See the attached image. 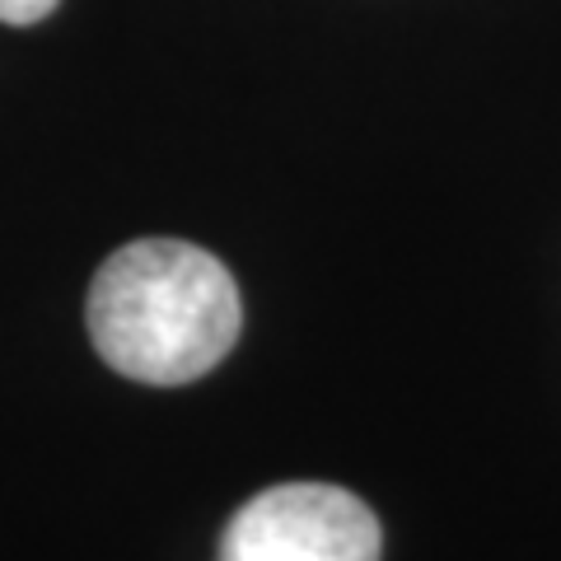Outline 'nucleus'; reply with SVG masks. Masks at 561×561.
Wrapping results in <instances>:
<instances>
[{"label": "nucleus", "mask_w": 561, "mask_h": 561, "mask_svg": "<svg viewBox=\"0 0 561 561\" xmlns=\"http://www.w3.org/2000/svg\"><path fill=\"white\" fill-rule=\"evenodd\" d=\"M61 0H0V24H14V28H28V24H43Z\"/></svg>", "instance_id": "obj_3"}, {"label": "nucleus", "mask_w": 561, "mask_h": 561, "mask_svg": "<svg viewBox=\"0 0 561 561\" xmlns=\"http://www.w3.org/2000/svg\"><path fill=\"white\" fill-rule=\"evenodd\" d=\"M84 323L108 370L179 389L234 351L243 305L225 262L197 243L136 239L94 272Z\"/></svg>", "instance_id": "obj_1"}, {"label": "nucleus", "mask_w": 561, "mask_h": 561, "mask_svg": "<svg viewBox=\"0 0 561 561\" xmlns=\"http://www.w3.org/2000/svg\"><path fill=\"white\" fill-rule=\"evenodd\" d=\"M375 511L332 482H280L257 491L225 524L216 561H379Z\"/></svg>", "instance_id": "obj_2"}]
</instances>
